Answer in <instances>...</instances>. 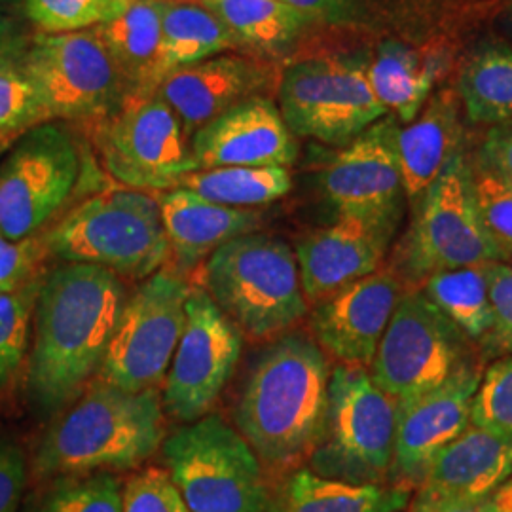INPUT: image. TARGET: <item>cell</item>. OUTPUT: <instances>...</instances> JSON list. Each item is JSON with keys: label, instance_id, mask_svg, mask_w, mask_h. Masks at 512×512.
I'll use <instances>...</instances> for the list:
<instances>
[{"label": "cell", "instance_id": "6da1fadb", "mask_svg": "<svg viewBox=\"0 0 512 512\" xmlns=\"http://www.w3.org/2000/svg\"><path fill=\"white\" fill-rule=\"evenodd\" d=\"M122 277L88 264H61L42 275L27 389L42 414L74 403L99 372L126 304Z\"/></svg>", "mask_w": 512, "mask_h": 512}, {"label": "cell", "instance_id": "7a4b0ae2", "mask_svg": "<svg viewBox=\"0 0 512 512\" xmlns=\"http://www.w3.org/2000/svg\"><path fill=\"white\" fill-rule=\"evenodd\" d=\"M330 374L325 351L304 334H283L264 349L236 408L238 431L260 461L289 467L310 456L325 423Z\"/></svg>", "mask_w": 512, "mask_h": 512}, {"label": "cell", "instance_id": "3957f363", "mask_svg": "<svg viewBox=\"0 0 512 512\" xmlns=\"http://www.w3.org/2000/svg\"><path fill=\"white\" fill-rule=\"evenodd\" d=\"M165 439L158 389L139 393L95 380L42 435L33 473L57 476L129 471L152 458Z\"/></svg>", "mask_w": 512, "mask_h": 512}, {"label": "cell", "instance_id": "277c9868", "mask_svg": "<svg viewBox=\"0 0 512 512\" xmlns=\"http://www.w3.org/2000/svg\"><path fill=\"white\" fill-rule=\"evenodd\" d=\"M205 291L243 334L283 336L308 313L293 249L268 234L220 245L205 262Z\"/></svg>", "mask_w": 512, "mask_h": 512}, {"label": "cell", "instance_id": "5b68a950", "mask_svg": "<svg viewBox=\"0 0 512 512\" xmlns=\"http://www.w3.org/2000/svg\"><path fill=\"white\" fill-rule=\"evenodd\" d=\"M48 255L118 277L147 279L171 255L160 202L143 190H110L78 203L42 232Z\"/></svg>", "mask_w": 512, "mask_h": 512}, {"label": "cell", "instance_id": "8992f818", "mask_svg": "<svg viewBox=\"0 0 512 512\" xmlns=\"http://www.w3.org/2000/svg\"><path fill=\"white\" fill-rule=\"evenodd\" d=\"M397 403L363 366H336L310 471L349 484H385L391 473Z\"/></svg>", "mask_w": 512, "mask_h": 512}, {"label": "cell", "instance_id": "52a82bcc", "mask_svg": "<svg viewBox=\"0 0 512 512\" xmlns=\"http://www.w3.org/2000/svg\"><path fill=\"white\" fill-rule=\"evenodd\" d=\"M165 471L194 512H266L260 459L238 429L207 414L162 442Z\"/></svg>", "mask_w": 512, "mask_h": 512}, {"label": "cell", "instance_id": "ba28073f", "mask_svg": "<svg viewBox=\"0 0 512 512\" xmlns=\"http://www.w3.org/2000/svg\"><path fill=\"white\" fill-rule=\"evenodd\" d=\"M416 207L414 222L393 264L410 289H421L440 272L507 260L478 215L471 165L461 152Z\"/></svg>", "mask_w": 512, "mask_h": 512}, {"label": "cell", "instance_id": "9c48e42d", "mask_svg": "<svg viewBox=\"0 0 512 512\" xmlns=\"http://www.w3.org/2000/svg\"><path fill=\"white\" fill-rule=\"evenodd\" d=\"M190 291L169 268L147 277L126 298L97 380L131 393L164 384L183 334Z\"/></svg>", "mask_w": 512, "mask_h": 512}, {"label": "cell", "instance_id": "30bf717a", "mask_svg": "<svg viewBox=\"0 0 512 512\" xmlns=\"http://www.w3.org/2000/svg\"><path fill=\"white\" fill-rule=\"evenodd\" d=\"M279 105L293 135L336 147H346L387 114L365 63L344 57L306 59L285 69Z\"/></svg>", "mask_w": 512, "mask_h": 512}, {"label": "cell", "instance_id": "8fae6325", "mask_svg": "<svg viewBox=\"0 0 512 512\" xmlns=\"http://www.w3.org/2000/svg\"><path fill=\"white\" fill-rule=\"evenodd\" d=\"M19 69L37 90L50 122H101L128 97L93 29L31 37Z\"/></svg>", "mask_w": 512, "mask_h": 512}, {"label": "cell", "instance_id": "7c38bea8", "mask_svg": "<svg viewBox=\"0 0 512 512\" xmlns=\"http://www.w3.org/2000/svg\"><path fill=\"white\" fill-rule=\"evenodd\" d=\"M471 361L467 338L421 289H410L401 294L368 372L399 404L433 391Z\"/></svg>", "mask_w": 512, "mask_h": 512}, {"label": "cell", "instance_id": "4fadbf2b", "mask_svg": "<svg viewBox=\"0 0 512 512\" xmlns=\"http://www.w3.org/2000/svg\"><path fill=\"white\" fill-rule=\"evenodd\" d=\"M80 171L67 129L48 122L23 133L0 162V234L10 241L40 234L73 196Z\"/></svg>", "mask_w": 512, "mask_h": 512}, {"label": "cell", "instance_id": "5bb4252c", "mask_svg": "<svg viewBox=\"0 0 512 512\" xmlns=\"http://www.w3.org/2000/svg\"><path fill=\"white\" fill-rule=\"evenodd\" d=\"M97 148L110 175L131 190H171L196 171L177 114L154 95H131L97 122Z\"/></svg>", "mask_w": 512, "mask_h": 512}, {"label": "cell", "instance_id": "9a60e30c", "mask_svg": "<svg viewBox=\"0 0 512 512\" xmlns=\"http://www.w3.org/2000/svg\"><path fill=\"white\" fill-rule=\"evenodd\" d=\"M241 351L243 332L205 289L192 287L183 334L164 380L165 412L183 423L207 416L234 376Z\"/></svg>", "mask_w": 512, "mask_h": 512}, {"label": "cell", "instance_id": "2e32d148", "mask_svg": "<svg viewBox=\"0 0 512 512\" xmlns=\"http://www.w3.org/2000/svg\"><path fill=\"white\" fill-rule=\"evenodd\" d=\"M399 126L382 118L342 148L321 175V186L338 217L397 226L403 177L397 158Z\"/></svg>", "mask_w": 512, "mask_h": 512}, {"label": "cell", "instance_id": "e0dca14e", "mask_svg": "<svg viewBox=\"0 0 512 512\" xmlns=\"http://www.w3.org/2000/svg\"><path fill=\"white\" fill-rule=\"evenodd\" d=\"M482 380L475 361L461 366L429 393L397 404L395 448L389 480L395 488H420L431 461L471 423V406Z\"/></svg>", "mask_w": 512, "mask_h": 512}, {"label": "cell", "instance_id": "ac0fdd59", "mask_svg": "<svg viewBox=\"0 0 512 512\" xmlns=\"http://www.w3.org/2000/svg\"><path fill=\"white\" fill-rule=\"evenodd\" d=\"M401 294L393 266H382L319 300L311 313L317 346L340 365L370 366Z\"/></svg>", "mask_w": 512, "mask_h": 512}, {"label": "cell", "instance_id": "d6986e66", "mask_svg": "<svg viewBox=\"0 0 512 512\" xmlns=\"http://www.w3.org/2000/svg\"><path fill=\"white\" fill-rule=\"evenodd\" d=\"M190 150L198 169L289 167L296 158L291 129L264 95L239 103L194 131Z\"/></svg>", "mask_w": 512, "mask_h": 512}, {"label": "cell", "instance_id": "ffe728a7", "mask_svg": "<svg viewBox=\"0 0 512 512\" xmlns=\"http://www.w3.org/2000/svg\"><path fill=\"white\" fill-rule=\"evenodd\" d=\"M272 80L268 63L228 52L167 74L156 95L177 114L190 137L222 112L262 95Z\"/></svg>", "mask_w": 512, "mask_h": 512}, {"label": "cell", "instance_id": "44dd1931", "mask_svg": "<svg viewBox=\"0 0 512 512\" xmlns=\"http://www.w3.org/2000/svg\"><path fill=\"white\" fill-rule=\"evenodd\" d=\"M395 228L359 217H338L296 245L304 296L311 304L382 268Z\"/></svg>", "mask_w": 512, "mask_h": 512}, {"label": "cell", "instance_id": "7402d4cb", "mask_svg": "<svg viewBox=\"0 0 512 512\" xmlns=\"http://www.w3.org/2000/svg\"><path fill=\"white\" fill-rule=\"evenodd\" d=\"M158 202L169 251L184 270L196 268L220 245L253 234L260 226V215L253 209L209 202L183 186L167 190Z\"/></svg>", "mask_w": 512, "mask_h": 512}, {"label": "cell", "instance_id": "603a6c76", "mask_svg": "<svg viewBox=\"0 0 512 512\" xmlns=\"http://www.w3.org/2000/svg\"><path fill=\"white\" fill-rule=\"evenodd\" d=\"M512 475V435L467 425L431 461L420 488L461 499H488Z\"/></svg>", "mask_w": 512, "mask_h": 512}, {"label": "cell", "instance_id": "cb8c5ba5", "mask_svg": "<svg viewBox=\"0 0 512 512\" xmlns=\"http://www.w3.org/2000/svg\"><path fill=\"white\" fill-rule=\"evenodd\" d=\"M92 29L122 76L128 97L158 92L165 78L160 0H133L120 16Z\"/></svg>", "mask_w": 512, "mask_h": 512}, {"label": "cell", "instance_id": "d4e9b609", "mask_svg": "<svg viewBox=\"0 0 512 512\" xmlns=\"http://www.w3.org/2000/svg\"><path fill=\"white\" fill-rule=\"evenodd\" d=\"M461 124L458 95L442 92L397 135V158L403 177L404 196L420 203L446 165L459 154Z\"/></svg>", "mask_w": 512, "mask_h": 512}, {"label": "cell", "instance_id": "484cf974", "mask_svg": "<svg viewBox=\"0 0 512 512\" xmlns=\"http://www.w3.org/2000/svg\"><path fill=\"white\" fill-rule=\"evenodd\" d=\"M410 494L385 484H349L298 469L266 512H401Z\"/></svg>", "mask_w": 512, "mask_h": 512}, {"label": "cell", "instance_id": "4316f807", "mask_svg": "<svg viewBox=\"0 0 512 512\" xmlns=\"http://www.w3.org/2000/svg\"><path fill=\"white\" fill-rule=\"evenodd\" d=\"M224 21L198 2H162V65L165 76L215 55L239 50Z\"/></svg>", "mask_w": 512, "mask_h": 512}, {"label": "cell", "instance_id": "83f0119b", "mask_svg": "<svg viewBox=\"0 0 512 512\" xmlns=\"http://www.w3.org/2000/svg\"><path fill=\"white\" fill-rule=\"evenodd\" d=\"M219 16L241 48L281 50L311 23L313 14L283 0H198Z\"/></svg>", "mask_w": 512, "mask_h": 512}, {"label": "cell", "instance_id": "f1b7e54d", "mask_svg": "<svg viewBox=\"0 0 512 512\" xmlns=\"http://www.w3.org/2000/svg\"><path fill=\"white\" fill-rule=\"evenodd\" d=\"M488 264L465 266L429 277L421 293L471 342L482 344L492 329Z\"/></svg>", "mask_w": 512, "mask_h": 512}, {"label": "cell", "instance_id": "f546056e", "mask_svg": "<svg viewBox=\"0 0 512 512\" xmlns=\"http://www.w3.org/2000/svg\"><path fill=\"white\" fill-rule=\"evenodd\" d=\"M366 76L387 112L393 110L404 122L416 120L431 90L435 71L421 65L420 55L401 42L389 40L378 48V54L366 65Z\"/></svg>", "mask_w": 512, "mask_h": 512}, {"label": "cell", "instance_id": "4dcf8cb0", "mask_svg": "<svg viewBox=\"0 0 512 512\" xmlns=\"http://www.w3.org/2000/svg\"><path fill=\"white\" fill-rule=\"evenodd\" d=\"M458 93L475 124H501L512 118V50L484 46L459 74Z\"/></svg>", "mask_w": 512, "mask_h": 512}, {"label": "cell", "instance_id": "1f68e13d", "mask_svg": "<svg viewBox=\"0 0 512 512\" xmlns=\"http://www.w3.org/2000/svg\"><path fill=\"white\" fill-rule=\"evenodd\" d=\"M179 186L209 202L251 209L289 194L293 177L287 167H215L188 173Z\"/></svg>", "mask_w": 512, "mask_h": 512}, {"label": "cell", "instance_id": "d6a6232c", "mask_svg": "<svg viewBox=\"0 0 512 512\" xmlns=\"http://www.w3.org/2000/svg\"><path fill=\"white\" fill-rule=\"evenodd\" d=\"M124 486L114 473L57 476L35 512H122Z\"/></svg>", "mask_w": 512, "mask_h": 512}, {"label": "cell", "instance_id": "836d02e7", "mask_svg": "<svg viewBox=\"0 0 512 512\" xmlns=\"http://www.w3.org/2000/svg\"><path fill=\"white\" fill-rule=\"evenodd\" d=\"M42 275L10 293L0 294V387L8 384L25 357Z\"/></svg>", "mask_w": 512, "mask_h": 512}, {"label": "cell", "instance_id": "e575fe53", "mask_svg": "<svg viewBox=\"0 0 512 512\" xmlns=\"http://www.w3.org/2000/svg\"><path fill=\"white\" fill-rule=\"evenodd\" d=\"M48 122L37 90L21 69L0 71V147Z\"/></svg>", "mask_w": 512, "mask_h": 512}, {"label": "cell", "instance_id": "d590c367", "mask_svg": "<svg viewBox=\"0 0 512 512\" xmlns=\"http://www.w3.org/2000/svg\"><path fill=\"white\" fill-rule=\"evenodd\" d=\"M471 425L512 435V357H501L482 374L471 406Z\"/></svg>", "mask_w": 512, "mask_h": 512}, {"label": "cell", "instance_id": "8d00e7d4", "mask_svg": "<svg viewBox=\"0 0 512 512\" xmlns=\"http://www.w3.org/2000/svg\"><path fill=\"white\" fill-rule=\"evenodd\" d=\"M473 173V194H475L478 215L482 224L501 253L512 256V186L495 177L492 171L476 164Z\"/></svg>", "mask_w": 512, "mask_h": 512}, {"label": "cell", "instance_id": "74e56055", "mask_svg": "<svg viewBox=\"0 0 512 512\" xmlns=\"http://www.w3.org/2000/svg\"><path fill=\"white\" fill-rule=\"evenodd\" d=\"M488 287L492 304V329L482 349L492 357H512V264L488 262Z\"/></svg>", "mask_w": 512, "mask_h": 512}, {"label": "cell", "instance_id": "f35d334b", "mask_svg": "<svg viewBox=\"0 0 512 512\" xmlns=\"http://www.w3.org/2000/svg\"><path fill=\"white\" fill-rule=\"evenodd\" d=\"M25 16L42 33H74L101 23L97 0H23Z\"/></svg>", "mask_w": 512, "mask_h": 512}, {"label": "cell", "instance_id": "ab89813d", "mask_svg": "<svg viewBox=\"0 0 512 512\" xmlns=\"http://www.w3.org/2000/svg\"><path fill=\"white\" fill-rule=\"evenodd\" d=\"M122 512H194L164 469H147L124 486Z\"/></svg>", "mask_w": 512, "mask_h": 512}, {"label": "cell", "instance_id": "60d3db41", "mask_svg": "<svg viewBox=\"0 0 512 512\" xmlns=\"http://www.w3.org/2000/svg\"><path fill=\"white\" fill-rule=\"evenodd\" d=\"M46 256L50 255L42 232L19 241H10L0 234V294L40 277V264Z\"/></svg>", "mask_w": 512, "mask_h": 512}, {"label": "cell", "instance_id": "b9f144b4", "mask_svg": "<svg viewBox=\"0 0 512 512\" xmlns=\"http://www.w3.org/2000/svg\"><path fill=\"white\" fill-rule=\"evenodd\" d=\"M27 458L18 444L0 439V512H18L27 484Z\"/></svg>", "mask_w": 512, "mask_h": 512}, {"label": "cell", "instance_id": "7bdbcfd3", "mask_svg": "<svg viewBox=\"0 0 512 512\" xmlns=\"http://www.w3.org/2000/svg\"><path fill=\"white\" fill-rule=\"evenodd\" d=\"M478 165L492 171L503 183L512 186V118L495 124L486 133Z\"/></svg>", "mask_w": 512, "mask_h": 512}, {"label": "cell", "instance_id": "ee69618b", "mask_svg": "<svg viewBox=\"0 0 512 512\" xmlns=\"http://www.w3.org/2000/svg\"><path fill=\"white\" fill-rule=\"evenodd\" d=\"M408 512H501L488 499H461L450 495L435 494L420 488L410 503Z\"/></svg>", "mask_w": 512, "mask_h": 512}, {"label": "cell", "instance_id": "f6af8a7d", "mask_svg": "<svg viewBox=\"0 0 512 512\" xmlns=\"http://www.w3.org/2000/svg\"><path fill=\"white\" fill-rule=\"evenodd\" d=\"M29 42L31 37L25 35V29L0 33V71L19 69Z\"/></svg>", "mask_w": 512, "mask_h": 512}, {"label": "cell", "instance_id": "bcb514c9", "mask_svg": "<svg viewBox=\"0 0 512 512\" xmlns=\"http://www.w3.org/2000/svg\"><path fill=\"white\" fill-rule=\"evenodd\" d=\"M133 0H97V8L101 14V23L120 16L124 10H128Z\"/></svg>", "mask_w": 512, "mask_h": 512}, {"label": "cell", "instance_id": "7dc6e473", "mask_svg": "<svg viewBox=\"0 0 512 512\" xmlns=\"http://www.w3.org/2000/svg\"><path fill=\"white\" fill-rule=\"evenodd\" d=\"M495 507L501 512H512V475L503 486H499L492 495Z\"/></svg>", "mask_w": 512, "mask_h": 512}, {"label": "cell", "instance_id": "c3c4849f", "mask_svg": "<svg viewBox=\"0 0 512 512\" xmlns=\"http://www.w3.org/2000/svg\"><path fill=\"white\" fill-rule=\"evenodd\" d=\"M283 2L291 4L294 8H300V10H306V12L315 14V12L323 10V8H327L334 0H283Z\"/></svg>", "mask_w": 512, "mask_h": 512}, {"label": "cell", "instance_id": "681fc988", "mask_svg": "<svg viewBox=\"0 0 512 512\" xmlns=\"http://www.w3.org/2000/svg\"><path fill=\"white\" fill-rule=\"evenodd\" d=\"M19 29H23L21 18L0 8V33H4V31H19Z\"/></svg>", "mask_w": 512, "mask_h": 512}, {"label": "cell", "instance_id": "f907efd6", "mask_svg": "<svg viewBox=\"0 0 512 512\" xmlns=\"http://www.w3.org/2000/svg\"><path fill=\"white\" fill-rule=\"evenodd\" d=\"M0 8L14 16H19V12L23 10V0H0Z\"/></svg>", "mask_w": 512, "mask_h": 512}, {"label": "cell", "instance_id": "816d5d0a", "mask_svg": "<svg viewBox=\"0 0 512 512\" xmlns=\"http://www.w3.org/2000/svg\"><path fill=\"white\" fill-rule=\"evenodd\" d=\"M160 2H198V0H160Z\"/></svg>", "mask_w": 512, "mask_h": 512}]
</instances>
